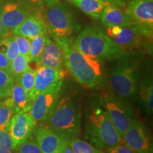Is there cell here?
Segmentation results:
<instances>
[{
  "label": "cell",
  "instance_id": "21",
  "mask_svg": "<svg viewBox=\"0 0 153 153\" xmlns=\"http://www.w3.org/2000/svg\"><path fill=\"white\" fill-rule=\"evenodd\" d=\"M0 51L5 54L10 61L14 60L19 55V48L14 35L7 33L1 36L0 39Z\"/></svg>",
  "mask_w": 153,
  "mask_h": 153
},
{
  "label": "cell",
  "instance_id": "6",
  "mask_svg": "<svg viewBox=\"0 0 153 153\" xmlns=\"http://www.w3.org/2000/svg\"><path fill=\"white\" fill-rule=\"evenodd\" d=\"M108 82L113 90L123 98H131L137 92L138 83L135 70L127 65L112 69L108 74Z\"/></svg>",
  "mask_w": 153,
  "mask_h": 153
},
{
  "label": "cell",
  "instance_id": "3",
  "mask_svg": "<svg viewBox=\"0 0 153 153\" xmlns=\"http://www.w3.org/2000/svg\"><path fill=\"white\" fill-rule=\"evenodd\" d=\"M45 121L48 128L68 141L77 137L81 131V114L75 103L69 97L59 99Z\"/></svg>",
  "mask_w": 153,
  "mask_h": 153
},
{
  "label": "cell",
  "instance_id": "4",
  "mask_svg": "<svg viewBox=\"0 0 153 153\" xmlns=\"http://www.w3.org/2000/svg\"><path fill=\"white\" fill-rule=\"evenodd\" d=\"M94 147L106 150L122 144L123 139L108 117L106 111L98 107L88 116L87 137Z\"/></svg>",
  "mask_w": 153,
  "mask_h": 153
},
{
  "label": "cell",
  "instance_id": "13",
  "mask_svg": "<svg viewBox=\"0 0 153 153\" xmlns=\"http://www.w3.org/2000/svg\"><path fill=\"white\" fill-rule=\"evenodd\" d=\"M65 74V73L62 69L58 70L48 67L40 66L36 70L34 87L28 94L30 100L33 101L39 94L62 82Z\"/></svg>",
  "mask_w": 153,
  "mask_h": 153
},
{
  "label": "cell",
  "instance_id": "28",
  "mask_svg": "<svg viewBox=\"0 0 153 153\" xmlns=\"http://www.w3.org/2000/svg\"><path fill=\"white\" fill-rule=\"evenodd\" d=\"M12 153H42L38 146L35 136H30L28 138L13 150Z\"/></svg>",
  "mask_w": 153,
  "mask_h": 153
},
{
  "label": "cell",
  "instance_id": "24",
  "mask_svg": "<svg viewBox=\"0 0 153 153\" xmlns=\"http://www.w3.org/2000/svg\"><path fill=\"white\" fill-rule=\"evenodd\" d=\"M140 96L144 104L145 111L148 114H152L153 111V86L152 80L143 82L140 89Z\"/></svg>",
  "mask_w": 153,
  "mask_h": 153
},
{
  "label": "cell",
  "instance_id": "2",
  "mask_svg": "<svg viewBox=\"0 0 153 153\" xmlns=\"http://www.w3.org/2000/svg\"><path fill=\"white\" fill-rule=\"evenodd\" d=\"M73 43L84 54L99 60L121 58L126 54L109 36L93 27H87L82 30L73 38Z\"/></svg>",
  "mask_w": 153,
  "mask_h": 153
},
{
  "label": "cell",
  "instance_id": "19",
  "mask_svg": "<svg viewBox=\"0 0 153 153\" xmlns=\"http://www.w3.org/2000/svg\"><path fill=\"white\" fill-rule=\"evenodd\" d=\"M9 98L11 99L15 114L28 112L31 107L32 101L28 94L19 83H15Z\"/></svg>",
  "mask_w": 153,
  "mask_h": 153
},
{
  "label": "cell",
  "instance_id": "1",
  "mask_svg": "<svg viewBox=\"0 0 153 153\" xmlns=\"http://www.w3.org/2000/svg\"><path fill=\"white\" fill-rule=\"evenodd\" d=\"M62 49L64 64L76 81L83 87L94 88L104 83L99 60L84 54L74 45L73 38H54Z\"/></svg>",
  "mask_w": 153,
  "mask_h": 153
},
{
  "label": "cell",
  "instance_id": "5",
  "mask_svg": "<svg viewBox=\"0 0 153 153\" xmlns=\"http://www.w3.org/2000/svg\"><path fill=\"white\" fill-rule=\"evenodd\" d=\"M43 10L48 32L53 38H72L81 28L73 13L60 1L47 6Z\"/></svg>",
  "mask_w": 153,
  "mask_h": 153
},
{
  "label": "cell",
  "instance_id": "22",
  "mask_svg": "<svg viewBox=\"0 0 153 153\" xmlns=\"http://www.w3.org/2000/svg\"><path fill=\"white\" fill-rule=\"evenodd\" d=\"M29 57L27 55L19 54L11 61L10 74L15 83H19V79L25 71L29 69L28 67Z\"/></svg>",
  "mask_w": 153,
  "mask_h": 153
},
{
  "label": "cell",
  "instance_id": "15",
  "mask_svg": "<svg viewBox=\"0 0 153 153\" xmlns=\"http://www.w3.org/2000/svg\"><path fill=\"white\" fill-rule=\"evenodd\" d=\"M13 35L22 36L28 39L41 34H48L46 24L39 12H31L18 27L12 31Z\"/></svg>",
  "mask_w": 153,
  "mask_h": 153
},
{
  "label": "cell",
  "instance_id": "25",
  "mask_svg": "<svg viewBox=\"0 0 153 153\" xmlns=\"http://www.w3.org/2000/svg\"><path fill=\"white\" fill-rule=\"evenodd\" d=\"M68 144L74 153H105L104 151L96 148L90 143L77 137L69 140Z\"/></svg>",
  "mask_w": 153,
  "mask_h": 153
},
{
  "label": "cell",
  "instance_id": "16",
  "mask_svg": "<svg viewBox=\"0 0 153 153\" xmlns=\"http://www.w3.org/2000/svg\"><path fill=\"white\" fill-rule=\"evenodd\" d=\"M144 38L147 37L134 25L132 26L121 27V30L118 35L110 37L126 53L128 51L138 48L142 45Z\"/></svg>",
  "mask_w": 153,
  "mask_h": 153
},
{
  "label": "cell",
  "instance_id": "34",
  "mask_svg": "<svg viewBox=\"0 0 153 153\" xmlns=\"http://www.w3.org/2000/svg\"><path fill=\"white\" fill-rule=\"evenodd\" d=\"M0 69H2L10 74L11 61L7 58L5 54H4L1 51H0Z\"/></svg>",
  "mask_w": 153,
  "mask_h": 153
},
{
  "label": "cell",
  "instance_id": "11",
  "mask_svg": "<svg viewBox=\"0 0 153 153\" xmlns=\"http://www.w3.org/2000/svg\"><path fill=\"white\" fill-rule=\"evenodd\" d=\"M123 143L137 153H152V144L145 126L134 119L123 136Z\"/></svg>",
  "mask_w": 153,
  "mask_h": 153
},
{
  "label": "cell",
  "instance_id": "7",
  "mask_svg": "<svg viewBox=\"0 0 153 153\" xmlns=\"http://www.w3.org/2000/svg\"><path fill=\"white\" fill-rule=\"evenodd\" d=\"M125 12L135 26L148 38H152L153 30L152 0H131Z\"/></svg>",
  "mask_w": 153,
  "mask_h": 153
},
{
  "label": "cell",
  "instance_id": "18",
  "mask_svg": "<svg viewBox=\"0 0 153 153\" xmlns=\"http://www.w3.org/2000/svg\"><path fill=\"white\" fill-rule=\"evenodd\" d=\"M101 20L107 27L111 26H133V22L125 11L120 9V7L112 4L107 5L102 11Z\"/></svg>",
  "mask_w": 153,
  "mask_h": 153
},
{
  "label": "cell",
  "instance_id": "27",
  "mask_svg": "<svg viewBox=\"0 0 153 153\" xmlns=\"http://www.w3.org/2000/svg\"><path fill=\"white\" fill-rule=\"evenodd\" d=\"M15 82L8 72L0 69V97L6 99L11 95Z\"/></svg>",
  "mask_w": 153,
  "mask_h": 153
},
{
  "label": "cell",
  "instance_id": "12",
  "mask_svg": "<svg viewBox=\"0 0 153 153\" xmlns=\"http://www.w3.org/2000/svg\"><path fill=\"white\" fill-rule=\"evenodd\" d=\"M32 11L22 1H8L0 4V16L6 34L12 33Z\"/></svg>",
  "mask_w": 153,
  "mask_h": 153
},
{
  "label": "cell",
  "instance_id": "35",
  "mask_svg": "<svg viewBox=\"0 0 153 153\" xmlns=\"http://www.w3.org/2000/svg\"><path fill=\"white\" fill-rule=\"evenodd\" d=\"M102 1H107V2H109L110 4H114L119 7H123L125 5L124 0H102Z\"/></svg>",
  "mask_w": 153,
  "mask_h": 153
},
{
  "label": "cell",
  "instance_id": "10",
  "mask_svg": "<svg viewBox=\"0 0 153 153\" xmlns=\"http://www.w3.org/2000/svg\"><path fill=\"white\" fill-rule=\"evenodd\" d=\"M36 124L29 112L19 113L12 116L7 129L12 141L13 150L31 136Z\"/></svg>",
  "mask_w": 153,
  "mask_h": 153
},
{
  "label": "cell",
  "instance_id": "14",
  "mask_svg": "<svg viewBox=\"0 0 153 153\" xmlns=\"http://www.w3.org/2000/svg\"><path fill=\"white\" fill-rule=\"evenodd\" d=\"M34 131V136L42 153H61L68 143L48 127H38Z\"/></svg>",
  "mask_w": 153,
  "mask_h": 153
},
{
  "label": "cell",
  "instance_id": "31",
  "mask_svg": "<svg viewBox=\"0 0 153 153\" xmlns=\"http://www.w3.org/2000/svg\"><path fill=\"white\" fill-rule=\"evenodd\" d=\"M12 141L7 128L0 130V153H12Z\"/></svg>",
  "mask_w": 153,
  "mask_h": 153
},
{
  "label": "cell",
  "instance_id": "17",
  "mask_svg": "<svg viewBox=\"0 0 153 153\" xmlns=\"http://www.w3.org/2000/svg\"><path fill=\"white\" fill-rule=\"evenodd\" d=\"M42 66L62 70L64 64V56L61 48L48 36L41 57Z\"/></svg>",
  "mask_w": 153,
  "mask_h": 153
},
{
  "label": "cell",
  "instance_id": "8",
  "mask_svg": "<svg viewBox=\"0 0 153 153\" xmlns=\"http://www.w3.org/2000/svg\"><path fill=\"white\" fill-rule=\"evenodd\" d=\"M62 86V82L57 84L51 89L39 94L33 101L28 112L36 123L45 121L49 117L60 99Z\"/></svg>",
  "mask_w": 153,
  "mask_h": 153
},
{
  "label": "cell",
  "instance_id": "20",
  "mask_svg": "<svg viewBox=\"0 0 153 153\" xmlns=\"http://www.w3.org/2000/svg\"><path fill=\"white\" fill-rule=\"evenodd\" d=\"M77 8L94 19L101 18L102 11L109 2L102 0H70Z\"/></svg>",
  "mask_w": 153,
  "mask_h": 153
},
{
  "label": "cell",
  "instance_id": "26",
  "mask_svg": "<svg viewBox=\"0 0 153 153\" xmlns=\"http://www.w3.org/2000/svg\"><path fill=\"white\" fill-rule=\"evenodd\" d=\"M14 114L10 98L4 99L0 103V130L7 128L9 122Z\"/></svg>",
  "mask_w": 153,
  "mask_h": 153
},
{
  "label": "cell",
  "instance_id": "9",
  "mask_svg": "<svg viewBox=\"0 0 153 153\" xmlns=\"http://www.w3.org/2000/svg\"><path fill=\"white\" fill-rule=\"evenodd\" d=\"M104 103L105 111L123 139L124 133L135 119L133 112L126 104L114 97H106L104 99Z\"/></svg>",
  "mask_w": 153,
  "mask_h": 153
},
{
  "label": "cell",
  "instance_id": "37",
  "mask_svg": "<svg viewBox=\"0 0 153 153\" xmlns=\"http://www.w3.org/2000/svg\"><path fill=\"white\" fill-rule=\"evenodd\" d=\"M6 34L2 22H1V16H0V37L1 36H4Z\"/></svg>",
  "mask_w": 153,
  "mask_h": 153
},
{
  "label": "cell",
  "instance_id": "38",
  "mask_svg": "<svg viewBox=\"0 0 153 153\" xmlns=\"http://www.w3.org/2000/svg\"><path fill=\"white\" fill-rule=\"evenodd\" d=\"M1 101H2V99H1V97H0V103H1Z\"/></svg>",
  "mask_w": 153,
  "mask_h": 153
},
{
  "label": "cell",
  "instance_id": "36",
  "mask_svg": "<svg viewBox=\"0 0 153 153\" xmlns=\"http://www.w3.org/2000/svg\"><path fill=\"white\" fill-rule=\"evenodd\" d=\"M61 153H74V152L72 150V149L70 148V146L68 145V143H67L64 146V148H63L62 151Z\"/></svg>",
  "mask_w": 153,
  "mask_h": 153
},
{
  "label": "cell",
  "instance_id": "29",
  "mask_svg": "<svg viewBox=\"0 0 153 153\" xmlns=\"http://www.w3.org/2000/svg\"><path fill=\"white\" fill-rule=\"evenodd\" d=\"M35 76L36 70H33L31 69H28L22 74L19 79V83L23 87V89L26 91V92L29 94L34 87L35 83Z\"/></svg>",
  "mask_w": 153,
  "mask_h": 153
},
{
  "label": "cell",
  "instance_id": "33",
  "mask_svg": "<svg viewBox=\"0 0 153 153\" xmlns=\"http://www.w3.org/2000/svg\"><path fill=\"white\" fill-rule=\"evenodd\" d=\"M105 153H137L125 145H118L104 151Z\"/></svg>",
  "mask_w": 153,
  "mask_h": 153
},
{
  "label": "cell",
  "instance_id": "30",
  "mask_svg": "<svg viewBox=\"0 0 153 153\" xmlns=\"http://www.w3.org/2000/svg\"><path fill=\"white\" fill-rule=\"evenodd\" d=\"M58 1L60 0H21L32 12H39L43 10L47 6Z\"/></svg>",
  "mask_w": 153,
  "mask_h": 153
},
{
  "label": "cell",
  "instance_id": "23",
  "mask_svg": "<svg viewBox=\"0 0 153 153\" xmlns=\"http://www.w3.org/2000/svg\"><path fill=\"white\" fill-rule=\"evenodd\" d=\"M48 34H41L30 39V48L28 57L30 60L41 62V57L45 47Z\"/></svg>",
  "mask_w": 153,
  "mask_h": 153
},
{
  "label": "cell",
  "instance_id": "32",
  "mask_svg": "<svg viewBox=\"0 0 153 153\" xmlns=\"http://www.w3.org/2000/svg\"><path fill=\"white\" fill-rule=\"evenodd\" d=\"M18 46L19 54L28 56L30 48V40L22 36L14 35Z\"/></svg>",
  "mask_w": 153,
  "mask_h": 153
}]
</instances>
